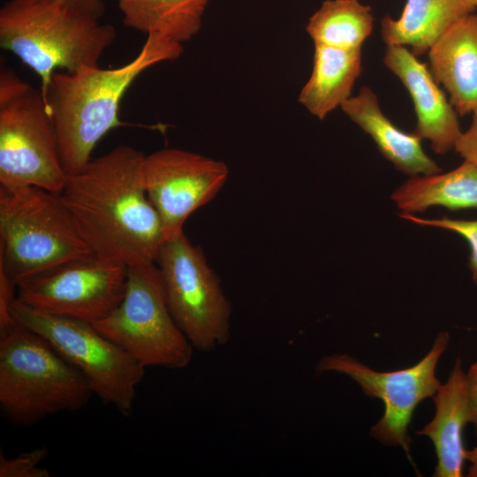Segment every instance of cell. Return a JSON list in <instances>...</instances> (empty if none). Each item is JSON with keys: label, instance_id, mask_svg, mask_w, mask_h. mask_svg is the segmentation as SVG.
<instances>
[{"label": "cell", "instance_id": "3957f363", "mask_svg": "<svg viewBox=\"0 0 477 477\" xmlns=\"http://www.w3.org/2000/svg\"><path fill=\"white\" fill-rule=\"evenodd\" d=\"M115 39L111 25L64 0H10L0 10V46L40 78L46 103L55 72L98 66Z\"/></svg>", "mask_w": 477, "mask_h": 477}, {"label": "cell", "instance_id": "7a4b0ae2", "mask_svg": "<svg viewBox=\"0 0 477 477\" xmlns=\"http://www.w3.org/2000/svg\"><path fill=\"white\" fill-rule=\"evenodd\" d=\"M182 53V44L153 34L147 36L138 55L121 66H83L54 73L47 105L67 176L83 170L99 140L124 125L119 119L120 102L134 80L153 65L175 60Z\"/></svg>", "mask_w": 477, "mask_h": 477}, {"label": "cell", "instance_id": "d6986e66", "mask_svg": "<svg viewBox=\"0 0 477 477\" xmlns=\"http://www.w3.org/2000/svg\"><path fill=\"white\" fill-rule=\"evenodd\" d=\"M390 199L401 213L412 215L435 206L450 210L477 208V167L464 160L445 173L410 177Z\"/></svg>", "mask_w": 477, "mask_h": 477}, {"label": "cell", "instance_id": "2e32d148", "mask_svg": "<svg viewBox=\"0 0 477 477\" xmlns=\"http://www.w3.org/2000/svg\"><path fill=\"white\" fill-rule=\"evenodd\" d=\"M344 113L375 143L380 153L401 172L410 177L439 173L442 169L421 146V138L399 129L382 111L378 97L367 87L342 106Z\"/></svg>", "mask_w": 477, "mask_h": 477}, {"label": "cell", "instance_id": "7402d4cb", "mask_svg": "<svg viewBox=\"0 0 477 477\" xmlns=\"http://www.w3.org/2000/svg\"><path fill=\"white\" fill-rule=\"evenodd\" d=\"M399 216L418 225L447 230L463 237L470 246L468 266L472 278L477 284V220H458L448 217L429 219L404 213H400Z\"/></svg>", "mask_w": 477, "mask_h": 477}, {"label": "cell", "instance_id": "30bf717a", "mask_svg": "<svg viewBox=\"0 0 477 477\" xmlns=\"http://www.w3.org/2000/svg\"><path fill=\"white\" fill-rule=\"evenodd\" d=\"M449 341V333L440 332L423 359L412 367L395 371H375L346 353L324 356L316 370L347 375L367 396L381 399L384 413L371 428V435L385 445L400 446L411 458L408 427L419 404L433 398L441 384L435 369Z\"/></svg>", "mask_w": 477, "mask_h": 477}, {"label": "cell", "instance_id": "ac0fdd59", "mask_svg": "<svg viewBox=\"0 0 477 477\" xmlns=\"http://www.w3.org/2000/svg\"><path fill=\"white\" fill-rule=\"evenodd\" d=\"M474 10L462 0H406L398 19L389 15L382 19L381 35L386 45L410 47L418 57L428 53L450 26Z\"/></svg>", "mask_w": 477, "mask_h": 477}, {"label": "cell", "instance_id": "9a60e30c", "mask_svg": "<svg viewBox=\"0 0 477 477\" xmlns=\"http://www.w3.org/2000/svg\"><path fill=\"white\" fill-rule=\"evenodd\" d=\"M433 399L435 405L434 418L416 434L428 436L434 444L437 458L434 476L461 477L466 451L463 430L470 423V408L466 373L459 358Z\"/></svg>", "mask_w": 477, "mask_h": 477}, {"label": "cell", "instance_id": "8992f818", "mask_svg": "<svg viewBox=\"0 0 477 477\" xmlns=\"http://www.w3.org/2000/svg\"><path fill=\"white\" fill-rule=\"evenodd\" d=\"M41 88L13 70L0 71V187L36 186L60 193L66 183Z\"/></svg>", "mask_w": 477, "mask_h": 477}, {"label": "cell", "instance_id": "4fadbf2b", "mask_svg": "<svg viewBox=\"0 0 477 477\" xmlns=\"http://www.w3.org/2000/svg\"><path fill=\"white\" fill-rule=\"evenodd\" d=\"M383 63L412 98L417 118L413 132L428 140L436 154L444 155L454 149L462 132L458 113L427 64L406 47L398 45H387Z\"/></svg>", "mask_w": 477, "mask_h": 477}, {"label": "cell", "instance_id": "484cf974", "mask_svg": "<svg viewBox=\"0 0 477 477\" xmlns=\"http://www.w3.org/2000/svg\"><path fill=\"white\" fill-rule=\"evenodd\" d=\"M69 4L84 10L94 16L101 19L105 11V5L102 0H64Z\"/></svg>", "mask_w": 477, "mask_h": 477}, {"label": "cell", "instance_id": "e0dca14e", "mask_svg": "<svg viewBox=\"0 0 477 477\" xmlns=\"http://www.w3.org/2000/svg\"><path fill=\"white\" fill-rule=\"evenodd\" d=\"M361 49L314 45L313 71L299 102L320 120L347 101L362 70Z\"/></svg>", "mask_w": 477, "mask_h": 477}, {"label": "cell", "instance_id": "7c38bea8", "mask_svg": "<svg viewBox=\"0 0 477 477\" xmlns=\"http://www.w3.org/2000/svg\"><path fill=\"white\" fill-rule=\"evenodd\" d=\"M142 174L168 240L184 233L186 219L217 194L229 169L223 162L195 152L163 148L145 155Z\"/></svg>", "mask_w": 477, "mask_h": 477}, {"label": "cell", "instance_id": "83f0119b", "mask_svg": "<svg viewBox=\"0 0 477 477\" xmlns=\"http://www.w3.org/2000/svg\"><path fill=\"white\" fill-rule=\"evenodd\" d=\"M462 1L475 9L477 7V0H462Z\"/></svg>", "mask_w": 477, "mask_h": 477}, {"label": "cell", "instance_id": "52a82bcc", "mask_svg": "<svg viewBox=\"0 0 477 477\" xmlns=\"http://www.w3.org/2000/svg\"><path fill=\"white\" fill-rule=\"evenodd\" d=\"M10 314L80 370L103 403L124 416L132 413L136 388L146 367L125 350L91 323L33 308L17 298L10 304Z\"/></svg>", "mask_w": 477, "mask_h": 477}, {"label": "cell", "instance_id": "277c9868", "mask_svg": "<svg viewBox=\"0 0 477 477\" xmlns=\"http://www.w3.org/2000/svg\"><path fill=\"white\" fill-rule=\"evenodd\" d=\"M94 394L83 375L44 337L15 320L0 329V406L28 427L83 408Z\"/></svg>", "mask_w": 477, "mask_h": 477}, {"label": "cell", "instance_id": "603a6c76", "mask_svg": "<svg viewBox=\"0 0 477 477\" xmlns=\"http://www.w3.org/2000/svg\"><path fill=\"white\" fill-rule=\"evenodd\" d=\"M49 450L45 446L22 452L14 458L0 453V477H49V472L40 464L47 458Z\"/></svg>", "mask_w": 477, "mask_h": 477}, {"label": "cell", "instance_id": "5b68a950", "mask_svg": "<svg viewBox=\"0 0 477 477\" xmlns=\"http://www.w3.org/2000/svg\"><path fill=\"white\" fill-rule=\"evenodd\" d=\"M93 254L59 193L36 186L0 187V273L15 287Z\"/></svg>", "mask_w": 477, "mask_h": 477}, {"label": "cell", "instance_id": "6da1fadb", "mask_svg": "<svg viewBox=\"0 0 477 477\" xmlns=\"http://www.w3.org/2000/svg\"><path fill=\"white\" fill-rule=\"evenodd\" d=\"M144 157L117 146L67 176L59 193L93 253L126 266L155 262L165 240L144 186Z\"/></svg>", "mask_w": 477, "mask_h": 477}, {"label": "cell", "instance_id": "ba28073f", "mask_svg": "<svg viewBox=\"0 0 477 477\" xmlns=\"http://www.w3.org/2000/svg\"><path fill=\"white\" fill-rule=\"evenodd\" d=\"M95 328L147 367L181 369L193 347L174 321L155 262L127 266L119 305Z\"/></svg>", "mask_w": 477, "mask_h": 477}, {"label": "cell", "instance_id": "44dd1931", "mask_svg": "<svg viewBox=\"0 0 477 477\" xmlns=\"http://www.w3.org/2000/svg\"><path fill=\"white\" fill-rule=\"evenodd\" d=\"M373 26L369 6L358 0H326L309 18L306 30L314 45L361 49Z\"/></svg>", "mask_w": 477, "mask_h": 477}, {"label": "cell", "instance_id": "9c48e42d", "mask_svg": "<svg viewBox=\"0 0 477 477\" xmlns=\"http://www.w3.org/2000/svg\"><path fill=\"white\" fill-rule=\"evenodd\" d=\"M155 262L170 312L193 349L212 352L225 345L231 304L201 248L182 233L162 244Z\"/></svg>", "mask_w": 477, "mask_h": 477}, {"label": "cell", "instance_id": "8fae6325", "mask_svg": "<svg viewBox=\"0 0 477 477\" xmlns=\"http://www.w3.org/2000/svg\"><path fill=\"white\" fill-rule=\"evenodd\" d=\"M126 281L125 264L93 254L23 280L16 298L33 308L95 324L119 305Z\"/></svg>", "mask_w": 477, "mask_h": 477}, {"label": "cell", "instance_id": "4316f807", "mask_svg": "<svg viewBox=\"0 0 477 477\" xmlns=\"http://www.w3.org/2000/svg\"><path fill=\"white\" fill-rule=\"evenodd\" d=\"M466 460L470 464L467 476L477 477V447L466 451Z\"/></svg>", "mask_w": 477, "mask_h": 477}, {"label": "cell", "instance_id": "cb8c5ba5", "mask_svg": "<svg viewBox=\"0 0 477 477\" xmlns=\"http://www.w3.org/2000/svg\"><path fill=\"white\" fill-rule=\"evenodd\" d=\"M454 149L458 155L477 167V107L473 110V120L470 127L462 132Z\"/></svg>", "mask_w": 477, "mask_h": 477}, {"label": "cell", "instance_id": "d4e9b609", "mask_svg": "<svg viewBox=\"0 0 477 477\" xmlns=\"http://www.w3.org/2000/svg\"><path fill=\"white\" fill-rule=\"evenodd\" d=\"M466 389L470 408V423L474 426L477 435V361L473 363L467 373Z\"/></svg>", "mask_w": 477, "mask_h": 477}, {"label": "cell", "instance_id": "ffe728a7", "mask_svg": "<svg viewBox=\"0 0 477 477\" xmlns=\"http://www.w3.org/2000/svg\"><path fill=\"white\" fill-rule=\"evenodd\" d=\"M124 24L183 44L198 34L210 0H116Z\"/></svg>", "mask_w": 477, "mask_h": 477}, {"label": "cell", "instance_id": "5bb4252c", "mask_svg": "<svg viewBox=\"0 0 477 477\" xmlns=\"http://www.w3.org/2000/svg\"><path fill=\"white\" fill-rule=\"evenodd\" d=\"M429 70L461 116L477 107V13L450 26L428 52Z\"/></svg>", "mask_w": 477, "mask_h": 477}]
</instances>
